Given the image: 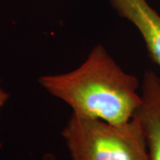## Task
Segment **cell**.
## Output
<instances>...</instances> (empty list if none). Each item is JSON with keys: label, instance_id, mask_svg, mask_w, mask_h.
Here are the masks:
<instances>
[{"label": "cell", "instance_id": "1", "mask_svg": "<svg viewBox=\"0 0 160 160\" xmlns=\"http://www.w3.org/2000/svg\"><path fill=\"white\" fill-rule=\"evenodd\" d=\"M38 82L73 114L114 125L130 121L142 102L137 78L121 69L102 45L94 46L78 68L43 76Z\"/></svg>", "mask_w": 160, "mask_h": 160}, {"label": "cell", "instance_id": "2", "mask_svg": "<svg viewBox=\"0 0 160 160\" xmlns=\"http://www.w3.org/2000/svg\"><path fill=\"white\" fill-rule=\"evenodd\" d=\"M70 160H149L140 120L114 125L71 114L62 130Z\"/></svg>", "mask_w": 160, "mask_h": 160}, {"label": "cell", "instance_id": "3", "mask_svg": "<svg viewBox=\"0 0 160 160\" xmlns=\"http://www.w3.org/2000/svg\"><path fill=\"white\" fill-rule=\"evenodd\" d=\"M142 102L135 116L145 136L149 160H160V76L149 69L143 76Z\"/></svg>", "mask_w": 160, "mask_h": 160}, {"label": "cell", "instance_id": "4", "mask_svg": "<svg viewBox=\"0 0 160 160\" xmlns=\"http://www.w3.org/2000/svg\"><path fill=\"white\" fill-rule=\"evenodd\" d=\"M120 17L138 29L151 60L160 67V15L146 0H109Z\"/></svg>", "mask_w": 160, "mask_h": 160}, {"label": "cell", "instance_id": "5", "mask_svg": "<svg viewBox=\"0 0 160 160\" xmlns=\"http://www.w3.org/2000/svg\"><path fill=\"white\" fill-rule=\"evenodd\" d=\"M8 99H9V93L6 92L4 89H2L0 86V109L6 102Z\"/></svg>", "mask_w": 160, "mask_h": 160}, {"label": "cell", "instance_id": "6", "mask_svg": "<svg viewBox=\"0 0 160 160\" xmlns=\"http://www.w3.org/2000/svg\"><path fill=\"white\" fill-rule=\"evenodd\" d=\"M41 160H58L57 158L52 154V153H46L42 157V159Z\"/></svg>", "mask_w": 160, "mask_h": 160}]
</instances>
